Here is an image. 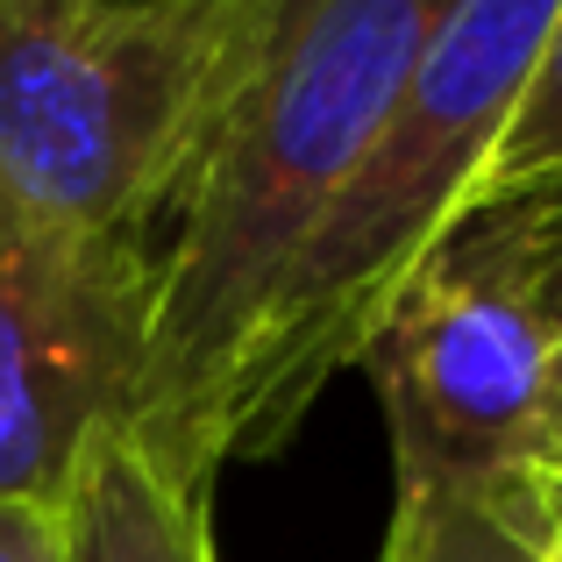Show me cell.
<instances>
[{"label":"cell","instance_id":"277c9868","mask_svg":"<svg viewBox=\"0 0 562 562\" xmlns=\"http://www.w3.org/2000/svg\"><path fill=\"white\" fill-rule=\"evenodd\" d=\"M398 498L562 470V335L484 228L456 221L363 349Z\"/></svg>","mask_w":562,"mask_h":562},{"label":"cell","instance_id":"4fadbf2b","mask_svg":"<svg viewBox=\"0 0 562 562\" xmlns=\"http://www.w3.org/2000/svg\"><path fill=\"white\" fill-rule=\"evenodd\" d=\"M549 562H562V549H549Z\"/></svg>","mask_w":562,"mask_h":562},{"label":"cell","instance_id":"30bf717a","mask_svg":"<svg viewBox=\"0 0 562 562\" xmlns=\"http://www.w3.org/2000/svg\"><path fill=\"white\" fill-rule=\"evenodd\" d=\"M0 562H65V527H57V513L0 498Z\"/></svg>","mask_w":562,"mask_h":562},{"label":"cell","instance_id":"6da1fadb","mask_svg":"<svg viewBox=\"0 0 562 562\" xmlns=\"http://www.w3.org/2000/svg\"><path fill=\"white\" fill-rule=\"evenodd\" d=\"M441 8L449 0H249L214 114L150 235L157 306L122 427L171 477H221V392Z\"/></svg>","mask_w":562,"mask_h":562},{"label":"cell","instance_id":"7c38bea8","mask_svg":"<svg viewBox=\"0 0 562 562\" xmlns=\"http://www.w3.org/2000/svg\"><path fill=\"white\" fill-rule=\"evenodd\" d=\"M549 498H555V549H562V470L549 477Z\"/></svg>","mask_w":562,"mask_h":562},{"label":"cell","instance_id":"7a4b0ae2","mask_svg":"<svg viewBox=\"0 0 562 562\" xmlns=\"http://www.w3.org/2000/svg\"><path fill=\"white\" fill-rule=\"evenodd\" d=\"M562 0H449L357 171L306 228L214 413V456H278L335 371L363 363L378 321L441 235L477 206L492 150L541 65Z\"/></svg>","mask_w":562,"mask_h":562},{"label":"cell","instance_id":"8fae6325","mask_svg":"<svg viewBox=\"0 0 562 562\" xmlns=\"http://www.w3.org/2000/svg\"><path fill=\"white\" fill-rule=\"evenodd\" d=\"M93 8H108V14H165V8H179V0H93Z\"/></svg>","mask_w":562,"mask_h":562},{"label":"cell","instance_id":"9c48e42d","mask_svg":"<svg viewBox=\"0 0 562 562\" xmlns=\"http://www.w3.org/2000/svg\"><path fill=\"white\" fill-rule=\"evenodd\" d=\"M463 221L506 249L513 271L527 278V292L541 300V314H549L555 335H562V179L527 186V192H513V200H492Z\"/></svg>","mask_w":562,"mask_h":562},{"label":"cell","instance_id":"3957f363","mask_svg":"<svg viewBox=\"0 0 562 562\" xmlns=\"http://www.w3.org/2000/svg\"><path fill=\"white\" fill-rule=\"evenodd\" d=\"M243 22L249 0H0V186L86 235L150 243Z\"/></svg>","mask_w":562,"mask_h":562},{"label":"cell","instance_id":"52a82bcc","mask_svg":"<svg viewBox=\"0 0 562 562\" xmlns=\"http://www.w3.org/2000/svg\"><path fill=\"white\" fill-rule=\"evenodd\" d=\"M555 498L549 477L477 484V492H420L392 506L378 562H549Z\"/></svg>","mask_w":562,"mask_h":562},{"label":"cell","instance_id":"ba28073f","mask_svg":"<svg viewBox=\"0 0 562 562\" xmlns=\"http://www.w3.org/2000/svg\"><path fill=\"white\" fill-rule=\"evenodd\" d=\"M549 179H562V8L549 22L535 79H527L520 108H513L506 136H498V150H492V171H484V186H477V206L513 200V192L549 186ZM477 206H470V214H477Z\"/></svg>","mask_w":562,"mask_h":562},{"label":"cell","instance_id":"8992f818","mask_svg":"<svg viewBox=\"0 0 562 562\" xmlns=\"http://www.w3.org/2000/svg\"><path fill=\"white\" fill-rule=\"evenodd\" d=\"M57 527L65 562H214V484L171 477L128 427H100Z\"/></svg>","mask_w":562,"mask_h":562},{"label":"cell","instance_id":"5b68a950","mask_svg":"<svg viewBox=\"0 0 562 562\" xmlns=\"http://www.w3.org/2000/svg\"><path fill=\"white\" fill-rule=\"evenodd\" d=\"M150 306V243L86 235L0 186V498L65 506L86 441L136 398Z\"/></svg>","mask_w":562,"mask_h":562}]
</instances>
